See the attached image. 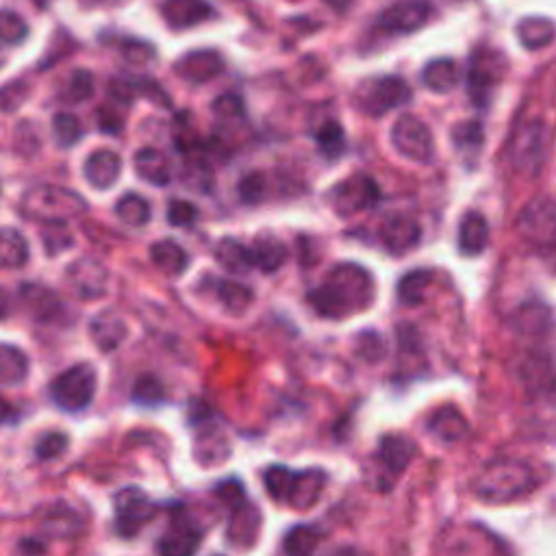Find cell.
Returning a JSON list of instances; mask_svg holds the SVG:
<instances>
[{
	"label": "cell",
	"instance_id": "6da1fadb",
	"mask_svg": "<svg viewBox=\"0 0 556 556\" xmlns=\"http://www.w3.org/2000/svg\"><path fill=\"white\" fill-rule=\"evenodd\" d=\"M374 298V278L368 268H361L357 263H337L309 294L315 313L328 320H344L370 309Z\"/></svg>",
	"mask_w": 556,
	"mask_h": 556
},
{
	"label": "cell",
	"instance_id": "7a4b0ae2",
	"mask_svg": "<svg viewBox=\"0 0 556 556\" xmlns=\"http://www.w3.org/2000/svg\"><path fill=\"white\" fill-rule=\"evenodd\" d=\"M537 487L535 470L517 459H496L487 463L474 478V494L485 502H513L528 496Z\"/></svg>",
	"mask_w": 556,
	"mask_h": 556
},
{
	"label": "cell",
	"instance_id": "3957f363",
	"mask_svg": "<svg viewBox=\"0 0 556 556\" xmlns=\"http://www.w3.org/2000/svg\"><path fill=\"white\" fill-rule=\"evenodd\" d=\"M328 476L322 470H292L287 465H270L263 472L268 496L285 507L311 509L324 494Z\"/></svg>",
	"mask_w": 556,
	"mask_h": 556
},
{
	"label": "cell",
	"instance_id": "277c9868",
	"mask_svg": "<svg viewBox=\"0 0 556 556\" xmlns=\"http://www.w3.org/2000/svg\"><path fill=\"white\" fill-rule=\"evenodd\" d=\"M20 211L29 220H40L46 224H61L70 218H77L87 211L85 200L70 189L37 185L22 196Z\"/></svg>",
	"mask_w": 556,
	"mask_h": 556
},
{
	"label": "cell",
	"instance_id": "5b68a950",
	"mask_svg": "<svg viewBox=\"0 0 556 556\" xmlns=\"http://www.w3.org/2000/svg\"><path fill=\"white\" fill-rule=\"evenodd\" d=\"M96 370L90 363L72 365L50 383V398L61 411L81 413L90 407L96 396Z\"/></svg>",
	"mask_w": 556,
	"mask_h": 556
},
{
	"label": "cell",
	"instance_id": "8992f818",
	"mask_svg": "<svg viewBox=\"0 0 556 556\" xmlns=\"http://www.w3.org/2000/svg\"><path fill=\"white\" fill-rule=\"evenodd\" d=\"M439 556H509L504 543L478 524L450 526L439 537Z\"/></svg>",
	"mask_w": 556,
	"mask_h": 556
},
{
	"label": "cell",
	"instance_id": "52a82bcc",
	"mask_svg": "<svg viewBox=\"0 0 556 556\" xmlns=\"http://www.w3.org/2000/svg\"><path fill=\"white\" fill-rule=\"evenodd\" d=\"M411 100V87L398 77H378L363 81L355 92V105L365 116H385L391 109L407 105Z\"/></svg>",
	"mask_w": 556,
	"mask_h": 556
},
{
	"label": "cell",
	"instance_id": "ba28073f",
	"mask_svg": "<svg viewBox=\"0 0 556 556\" xmlns=\"http://www.w3.org/2000/svg\"><path fill=\"white\" fill-rule=\"evenodd\" d=\"M517 231L530 246L539 250H556V200H530L517 218Z\"/></svg>",
	"mask_w": 556,
	"mask_h": 556
},
{
	"label": "cell",
	"instance_id": "9c48e42d",
	"mask_svg": "<svg viewBox=\"0 0 556 556\" xmlns=\"http://www.w3.org/2000/svg\"><path fill=\"white\" fill-rule=\"evenodd\" d=\"M113 513H116V533L122 539H133L155 517V502L144 489L131 485L113 496Z\"/></svg>",
	"mask_w": 556,
	"mask_h": 556
},
{
	"label": "cell",
	"instance_id": "30bf717a",
	"mask_svg": "<svg viewBox=\"0 0 556 556\" xmlns=\"http://www.w3.org/2000/svg\"><path fill=\"white\" fill-rule=\"evenodd\" d=\"M548 148V131L541 120H526L515 129L513 144H511V159L513 166L526 172L537 174L546 161Z\"/></svg>",
	"mask_w": 556,
	"mask_h": 556
},
{
	"label": "cell",
	"instance_id": "8fae6325",
	"mask_svg": "<svg viewBox=\"0 0 556 556\" xmlns=\"http://www.w3.org/2000/svg\"><path fill=\"white\" fill-rule=\"evenodd\" d=\"M378 198H381V189H378V185L368 174L350 176V179L341 181L328 194V202H331V207L339 218H352L361 211L376 207Z\"/></svg>",
	"mask_w": 556,
	"mask_h": 556
},
{
	"label": "cell",
	"instance_id": "7c38bea8",
	"mask_svg": "<svg viewBox=\"0 0 556 556\" xmlns=\"http://www.w3.org/2000/svg\"><path fill=\"white\" fill-rule=\"evenodd\" d=\"M391 144L404 159L415 163H428L435 155L431 129H428L426 122L411 116V113H404L396 120L394 129H391Z\"/></svg>",
	"mask_w": 556,
	"mask_h": 556
},
{
	"label": "cell",
	"instance_id": "4fadbf2b",
	"mask_svg": "<svg viewBox=\"0 0 556 556\" xmlns=\"http://www.w3.org/2000/svg\"><path fill=\"white\" fill-rule=\"evenodd\" d=\"M415 450L417 448L413 444V439H409L407 435L389 433L381 437L374 452L376 470L381 474V480H378L381 489H391V485H394L404 474V470L411 465Z\"/></svg>",
	"mask_w": 556,
	"mask_h": 556
},
{
	"label": "cell",
	"instance_id": "5bb4252c",
	"mask_svg": "<svg viewBox=\"0 0 556 556\" xmlns=\"http://www.w3.org/2000/svg\"><path fill=\"white\" fill-rule=\"evenodd\" d=\"M504 74V57L498 50L478 48L467 68V92L476 107H485L489 94Z\"/></svg>",
	"mask_w": 556,
	"mask_h": 556
},
{
	"label": "cell",
	"instance_id": "9a60e30c",
	"mask_svg": "<svg viewBox=\"0 0 556 556\" xmlns=\"http://www.w3.org/2000/svg\"><path fill=\"white\" fill-rule=\"evenodd\" d=\"M202 543L200 526L183 509H176L157 541L159 556H194Z\"/></svg>",
	"mask_w": 556,
	"mask_h": 556
},
{
	"label": "cell",
	"instance_id": "2e32d148",
	"mask_svg": "<svg viewBox=\"0 0 556 556\" xmlns=\"http://www.w3.org/2000/svg\"><path fill=\"white\" fill-rule=\"evenodd\" d=\"M431 18V5L426 0H409V3H398L385 9L378 16V27L387 33H413L422 29Z\"/></svg>",
	"mask_w": 556,
	"mask_h": 556
},
{
	"label": "cell",
	"instance_id": "e0dca14e",
	"mask_svg": "<svg viewBox=\"0 0 556 556\" xmlns=\"http://www.w3.org/2000/svg\"><path fill=\"white\" fill-rule=\"evenodd\" d=\"M224 70V59L216 50H194V53L183 55L176 61L174 72L187 83H209L216 77H220Z\"/></svg>",
	"mask_w": 556,
	"mask_h": 556
},
{
	"label": "cell",
	"instance_id": "ac0fdd59",
	"mask_svg": "<svg viewBox=\"0 0 556 556\" xmlns=\"http://www.w3.org/2000/svg\"><path fill=\"white\" fill-rule=\"evenodd\" d=\"M420 224L409 216H389L381 226L383 246L391 255H407L420 244Z\"/></svg>",
	"mask_w": 556,
	"mask_h": 556
},
{
	"label": "cell",
	"instance_id": "d6986e66",
	"mask_svg": "<svg viewBox=\"0 0 556 556\" xmlns=\"http://www.w3.org/2000/svg\"><path fill=\"white\" fill-rule=\"evenodd\" d=\"M83 174L87 183L94 189H111L118 183L122 174V159L113 150H94V153L85 159Z\"/></svg>",
	"mask_w": 556,
	"mask_h": 556
},
{
	"label": "cell",
	"instance_id": "ffe728a7",
	"mask_svg": "<svg viewBox=\"0 0 556 556\" xmlns=\"http://www.w3.org/2000/svg\"><path fill=\"white\" fill-rule=\"evenodd\" d=\"M211 5L207 0H166L161 5V18L170 29L183 31L209 20Z\"/></svg>",
	"mask_w": 556,
	"mask_h": 556
},
{
	"label": "cell",
	"instance_id": "44dd1931",
	"mask_svg": "<svg viewBox=\"0 0 556 556\" xmlns=\"http://www.w3.org/2000/svg\"><path fill=\"white\" fill-rule=\"evenodd\" d=\"M68 278L81 298H98L107 292V270L94 259L74 261Z\"/></svg>",
	"mask_w": 556,
	"mask_h": 556
},
{
	"label": "cell",
	"instance_id": "7402d4cb",
	"mask_svg": "<svg viewBox=\"0 0 556 556\" xmlns=\"http://www.w3.org/2000/svg\"><path fill=\"white\" fill-rule=\"evenodd\" d=\"M261 528V515L255 509L252 502H244L239 507L231 509V520H229V530H226V537L233 543L235 548H250L252 543L257 541Z\"/></svg>",
	"mask_w": 556,
	"mask_h": 556
},
{
	"label": "cell",
	"instance_id": "603a6c76",
	"mask_svg": "<svg viewBox=\"0 0 556 556\" xmlns=\"http://www.w3.org/2000/svg\"><path fill=\"white\" fill-rule=\"evenodd\" d=\"M135 172L142 181H146L148 185H157V187H166L172 181V168L168 157L161 153L159 148H139L135 153Z\"/></svg>",
	"mask_w": 556,
	"mask_h": 556
},
{
	"label": "cell",
	"instance_id": "cb8c5ba5",
	"mask_svg": "<svg viewBox=\"0 0 556 556\" xmlns=\"http://www.w3.org/2000/svg\"><path fill=\"white\" fill-rule=\"evenodd\" d=\"M426 428L439 441H444V444H457V441L465 439L467 433H470V426H467L463 413L454 407L437 409L431 417H428Z\"/></svg>",
	"mask_w": 556,
	"mask_h": 556
},
{
	"label": "cell",
	"instance_id": "d4e9b609",
	"mask_svg": "<svg viewBox=\"0 0 556 556\" xmlns=\"http://www.w3.org/2000/svg\"><path fill=\"white\" fill-rule=\"evenodd\" d=\"M489 244V224L483 213L467 211L459 224V250L465 257H478Z\"/></svg>",
	"mask_w": 556,
	"mask_h": 556
},
{
	"label": "cell",
	"instance_id": "484cf974",
	"mask_svg": "<svg viewBox=\"0 0 556 556\" xmlns=\"http://www.w3.org/2000/svg\"><path fill=\"white\" fill-rule=\"evenodd\" d=\"M461 70L457 66V61L448 57H439L428 61L422 70V83L428 90L435 94H448L454 87L459 85Z\"/></svg>",
	"mask_w": 556,
	"mask_h": 556
},
{
	"label": "cell",
	"instance_id": "4316f807",
	"mask_svg": "<svg viewBox=\"0 0 556 556\" xmlns=\"http://www.w3.org/2000/svg\"><path fill=\"white\" fill-rule=\"evenodd\" d=\"M20 298L37 322H55L63 311L59 298L42 285H24Z\"/></svg>",
	"mask_w": 556,
	"mask_h": 556
},
{
	"label": "cell",
	"instance_id": "83f0119b",
	"mask_svg": "<svg viewBox=\"0 0 556 556\" xmlns=\"http://www.w3.org/2000/svg\"><path fill=\"white\" fill-rule=\"evenodd\" d=\"M250 252L252 261H255V268L263 270L265 274L276 272L287 261L285 244L272 235H259L255 242H252Z\"/></svg>",
	"mask_w": 556,
	"mask_h": 556
},
{
	"label": "cell",
	"instance_id": "f1b7e54d",
	"mask_svg": "<svg viewBox=\"0 0 556 556\" xmlns=\"http://www.w3.org/2000/svg\"><path fill=\"white\" fill-rule=\"evenodd\" d=\"M90 331H92L94 344L103 352L116 350L122 344V339L126 337V326H124L122 318H118V315L111 311L96 315V318L92 320Z\"/></svg>",
	"mask_w": 556,
	"mask_h": 556
},
{
	"label": "cell",
	"instance_id": "f546056e",
	"mask_svg": "<svg viewBox=\"0 0 556 556\" xmlns=\"http://www.w3.org/2000/svg\"><path fill=\"white\" fill-rule=\"evenodd\" d=\"M556 24L543 16H530L517 24V40L528 50H541L554 42Z\"/></svg>",
	"mask_w": 556,
	"mask_h": 556
},
{
	"label": "cell",
	"instance_id": "4dcf8cb0",
	"mask_svg": "<svg viewBox=\"0 0 556 556\" xmlns=\"http://www.w3.org/2000/svg\"><path fill=\"white\" fill-rule=\"evenodd\" d=\"M522 378L533 394L543 396V394H552V389H556V372L552 370V365L546 357L530 355L522 363Z\"/></svg>",
	"mask_w": 556,
	"mask_h": 556
},
{
	"label": "cell",
	"instance_id": "1f68e13d",
	"mask_svg": "<svg viewBox=\"0 0 556 556\" xmlns=\"http://www.w3.org/2000/svg\"><path fill=\"white\" fill-rule=\"evenodd\" d=\"M150 259L168 276H181L189 265L187 252L179 244L172 242V239H163V242L150 246Z\"/></svg>",
	"mask_w": 556,
	"mask_h": 556
},
{
	"label": "cell",
	"instance_id": "d6a6232c",
	"mask_svg": "<svg viewBox=\"0 0 556 556\" xmlns=\"http://www.w3.org/2000/svg\"><path fill=\"white\" fill-rule=\"evenodd\" d=\"M29 261V242L16 229L5 226L0 233V265L5 270H20Z\"/></svg>",
	"mask_w": 556,
	"mask_h": 556
},
{
	"label": "cell",
	"instance_id": "836d02e7",
	"mask_svg": "<svg viewBox=\"0 0 556 556\" xmlns=\"http://www.w3.org/2000/svg\"><path fill=\"white\" fill-rule=\"evenodd\" d=\"M29 376V359L24 352L11 344L0 348V383L5 387H16L27 381Z\"/></svg>",
	"mask_w": 556,
	"mask_h": 556
},
{
	"label": "cell",
	"instance_id": "e575fe53",
	"mask_svg": "<svg viewBox=\"0 0 556 556\" xmlns=\"http://www.w3.org/2000/svg\"><path fill=\"white\" fill-rule=\"evenodd\" d=\"M322 541V530L311 524H298L287 530L283 539L285 556H313Z\"/></svg>",
	"mask_w": 556,
	"mask_h": 556
},
{
	"label": "cell",
	"instance_id": "d590c367",
	"mask_svg": "<svg viewBox=\"0 0 556 556\" xmlns=\"http://www.w3.org/2000/svg\"><path fill=\"white\" fill-rule=\"evenodd\" d=\"M209 283L213 285V294L222 302L224 309L233 315L244 313L252 305V300H255V294H252V289L246 285L220 281V278H209Z\"/></svg>",
	"mask_w": 556,
	"mask_h": 556
},
{
	"label": "cell",
	"instance_id": "8d00e7d4",
	"mask_svg": "<svg viewBox=\"0 0 556 556\" xmlns=\"http://www.w3.org/2000/svg\"><path fill=\"white\" fill-rule=\"evenodd\" d=\"M216 261L222 265L224 270H229L233 274H246L255 268V261H252V252L237 239L226 237L216 246Z\"/></svg>",
	"mask_w": 556,
	"mask_h": 556
},
{
	"label": "cell",
	"instance_id": "74e56055",
	"mask_svg": "<svg viewBox=\"0 0 556 556\" xmlns=\"http://www.w3.org/2000/svg\"><path fill=\"white\" fill-rule=\"evenodd\" d=\"M433 283L431 270H411L400 278L398 283V300L404 307H417L422 305L428 287Z\"/></svg>",
	"mask_w": 556,
	"mask_h": 556
},
{
	"label": "cell",
	"instance_id": "f35d334b",
	"mask_svg": "<svg viewBox=\"0 0 556 556\" xmlns=\"http://www.w3.org/2000/svg\"><path fill=\"white\" fill-rule=\"evenodd\" d=\"M44 528L53 537H66V539H70V537L81 533V530H83V520H81V515L74 511V509L63 507V504H57V507L50 509V513L46 515Z\"/></svg>",
	"mask_w": 556,
	"mask_h": 556
},
{
	"label": "cell",
	"instance_id": "ab89813d",
	"mask_svg": "<svg viewBox=\"0 0 556 556\" xmlns=\"http://www.w3.org/2000/svg\"><path fill=\"white\" fill-rule=\"evenodd\" d=\"M94 74L87 72V70H72L70 77H66L63 81L61 90H59V100L63 103H72V105H79L85 103V100H90L94 96Z\"/></svg>",
	"mask_w": 556,
	"mask_h": 556
},
{
	"label": "cell",
	"instance_id": "60d3db41",
	"mask_svg": "<svg viewBox=\"0 0 556 556\" xmlns=\"http://www.w3.org/2000/svg\"><path fill=\"white\" fill-rule=\"evenodd\" d=\"M315 142L320 146V153L331 159L337 161L339 157H344L346 153V133H344V126L335 120H328L324 122L318 131H315Z\"/></svg>",
	"mask_w": 556,
	"mask_h": 556
},
{
	"label": "cell",
	"instance_id": "b9f144b4",
	"mask_svg": "<svg viewBox=\"0 0 556 556\" xmlns=\"http://www.w3.org/2000/svg\"><path fill=\"white\" fill-rule=\"evenodd\" d=\"M116 213L118 218L129 224V226H144L150 222V216H153V209H150L148 200L139 194H124L118 198L116 202Z\"/></svg>",
	"mask_w": 556,
	"mask_h": 556
},
{
	"label": "cell",
	"instance_id": "7bdbcfd3",
	"mask_svg": "<svg viewBox=\"0 0 556 556\" xmlns=\"http://www.w3.org/2000/svg\"><path fill=\"white\" fill-rule=\"evenodd\" d=\"M53 133H55V142L61 148H72L77 142H81L83 137V124L81 120L74 116V113L61 111L53 118Z\"/></svg>",
	"mask_w": 556,
	"mask_h": 556
},
{
	"label": "cell",
	"instance_id": "ee69618b",
	"mask_svg": "<svg viewBox=\"0 0 556 556\" xmlns=\"http://www.w3.org/2000/svg\"><path fill=\"white\" fill-rule=\"evenodd\" d=\"M131 398L133 402L142 404V407H157V404L166 400V389H163L157 376L144 374L142 378H137Z\"/></svg>",
	"mask_w": 556,
	"mask_h": 556
},
{
	"label": "cell",
	"instance_id": "f6af8a7d",
	"mask_svg": "<svg viewBox=\"0 0 556 556\" xmlns=\"http://www.w3.org/2000/svg\"><path fill=\"white\" fill-rule=\"evenodd\" d=\"M29 37V27L18 14L11 9H3L0 14V40L7 46H18Z\"/></svg>",
	"mask_w": 556,
	"mask_h": 556
},
{
	"label": "cell",
	"instance_id": "bcb514c9",
	"mask_svg": "<svg viewBox=\"0 0 556 556\" xmlns=\"http://www.w3.org/2000/svg\"><path fill=\"white\" fill-rule=\"evenodd\" d=\"M355 350L361 359H365L368 363H376L385 357L387 346L383 335H378L376 331H365L357 335Z\"/></svg>",
	"mask_w": 556,
	"mask_h": 556
},
{
	"label": "cell",
	"instance_id": "7dc6e473",
	"mask_svg": "<svg viewBox=\"0 0 556 556\" xmlns=\"http://www.w3.org/2000/svg\"><path fill=\"white\" fill-rule=\"evenodd\" d=\"M213 496H216L229 511L239 507V504H244L248 500L246 498V489H244L242 480H239V478L220 480V483L213 487Z\"/></svg>",
	"mask_w": 556,
	"mask_h": 556
},
{
	"label": "cell",
	"instance_id": "c3c4849f",
	"mask_svg": "<svg viewBox=\"0 0 556 556\" xmlns=\"http://www.w3.org/2000/svg\"><path fill=\"white\" fill-rule=\"evenodd\" d=\"M483 126L480 122H463L459 126H454L452 131V142L459 150H478L483 146Z\"/></svg>",
	"mask_w": 556,
	"mask_h": 556
},
{
	"label": "cell",
	"instance_id": "681fc988",
	"mask_svg": "<svg viewBox=\"0 0 556 556\" xmlns=\"http://www.w3.org/2000/svg\"><path fill=\"white\" fill-rule=\"evenodd\" d=\"M68 437L63 433H44L35 444V457L40 461H53L68 448Z\"/></svg>",
	"mask_w": 556,
	"mask_h": 556
},
{
	"label": "cell",
	"instance_id": "f907efd6",
	"mask_svg": "<svg viewBox=\"0 0 556 556\" xmlns=\"http://www.w3.org/2000/svg\"><path fill=\"white\" fill-rule=\"evenodd\" d=\"M265 176L261 172H250L246 174L242 181L237 185V192L242 202H248V205H257L265 198Z\"/></svg>",
	"mask_w": 556,
	"mask_h": 556
},
{
	"label": "cell",
	"instance_id": "816d5d0a",
	"mask_svg": "<svg viewBox=\"0 0 556 556\" xmlns=\"http://www.w3.org/2000/svg\"><path fill=\"white\" fill-rule=\"evenodd\" d=\"M166 218H168V224H172V226H189L196 222L198 209H196V205H192V202L176 198V200H170Z\"/></svg>",
	"mask_w": 556,
	"mask_h": 556
},
{
	"label": "cell",
	"instance_id": "f5cc1de1",
	"mask_svg": "<svg viewBox=\"0 0 556 556\" xmlns=\"http://www.w3.org/2000/svg\"><path fill=\"white\" fill-rule=\"evenodd\" d=\"M44 246L48 250V255H59L63 248L72 246V233L68 231L66 222L48 224V229L44 231Z\"/></svg>",
	"mask_w": 556,
	"mask_h": 556
},
{
	"label": "cell",
	"instance_id": "db71d44e",
	"mask_svg": "<svg viewBox=\"0 0 556 556\" xmlns=\"http://www.w3.org/2000/svg\"><path fill=\"white\" fill-rule=\"evenodd\" d=\"M213 113L222 120H242L244 118V103L235 94H224L218 100H213Z\"/></svg>",
	"mask_w": 556,
	"mask_h": 556
},
{
	"label": "cell",
	"instance_id": "11a10c76",
	"mask_svg": "<svg viewBox=\"0 0 556 556\" xmlns=\"http://www.w3.org/2000/svg\"><path fill=\"white\" fill-rule=\"evenodd\" d=\"M120 53L131 63H146L148 59L155 57V48L148 42H137V40H122L120 42Z\"/></svg>",
	"mask_w": 556,
	"mask_h": 556
},
{
	"label": "cell",
	"instance_id": "9f6ffc18",
	"mask_svg": "<svg viewBox=\"0 0 556 556\" xmlns=\"http://www.w3.org/2000/svg\"><path fill=\"white\" fill-rule=\"evenodd\" d=\"M109 96L116 100L118 105H131L133 98L137 96L135 81H131V79H113L109 83Z\"/></svg>",
	"mask_w": 556,
	"mask_h": 556
},
{
	"label": "cell",
	"instance_id": "6f0895ef",
	"mask_svg": "<svg viewBox=\"0 0 556 556\" xmlns=\"http://www.w3.org/2000/svg\"><path fill=\"white\" fill-rule=\"evenodd\" d=\"M96 122H98V129L103 133H111V135H118L124 126V118L120 116L118 111L113 109H105L100 107L96 113Z\"/></svg>",
	"mask_w": 556,
	"mask_h": 556
},
{
	"label": "cell",
	"instance_id": "680465c9",
	"mask_svg": "<svg viewBox=\"0 0 556 556\" xmlns=\"http://www.w3.org/2000/svg\"><path fill=\"white\" fill-rule=\"evenodd\" d=\"M46 548L40 539H31V537H24L20 541V554L22 556H44Z\"/></svg>",
	"mask_w": 556,
	"mask_h": 556
},
{
	"label": "cell",
	"instance_id": "91938a15",
	"mask_svg": "<svg viewBox=\"0 0 556 556\" xmlns=\"http://www.w3.org/2000/svg\"><path fill=\"white\" fill-rule=\"evenodd\" d=\"M326 3L331 5L333 9H337L339 14H344V11H348L352 7V3H355V0H326Z\"/></svg>",
	"mask_w": 556,
	"mask_h": 556
},
{
	"label": "cell",
	"instance_id": "94428289",
	"mask_svg": "<svg viewBox=\"0 0 556 556\" xmlns=\"http://www.w3.org/2000/svg\"><path fill=\"white\" fill-rule=\"evenodd\" d=\"M326 556H359V552L355 548H337L333 552H328Z\"/></svg>",
	"mask_w": 556,
	"mask_h": 556
},
{
	"label": "cell",
	"instance_id": "6125c7cd",
	"mask_svg": "<svg viewBox=\"0 0 556 556\" xmlns=\"http://www.w3.org/2000/svg\"><path fill=\"white\" fill-rule=\"evenodd\" d=\"M292 3H298V0H292Z\"/></svg>",
	"mask_w": 556,
	"mask_h": 556
},
{
	"label": "cell",
	"instance_id": "be15d7a7",
	"mask_svg": "<svg viewBox=\"0 0 556 556\" xmlns=\"http://www.w3.org/2000/svg\"><path fill=\"white\" fill-rule=\"evenodd\" d=\"M218 556H220V554H218Z\"/></svg>",
	"mask_w": 556,
	"mask_h": 556
}]
</instances>
